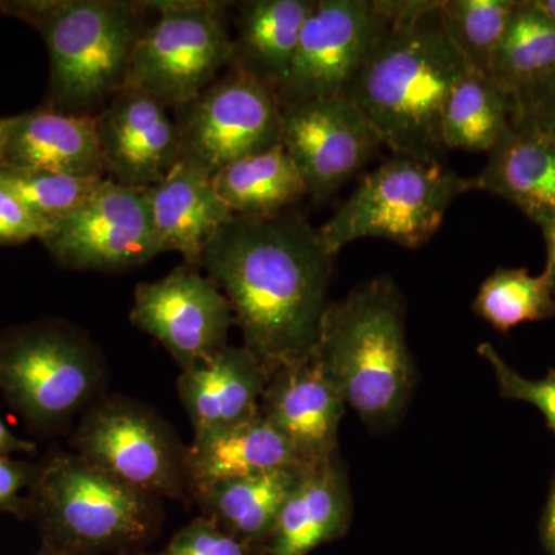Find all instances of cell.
Here are the masks:
<instances>
[{
    "instance_id": "obj_1",
    "label": "cell",
    "mask_w": 555,
    "mask_h": 555,
    "mask_svg": "<svg viewBox=\"0 0 555 555\" xmlns=\"http://www.w3.org/2000/svg\"><path fill=\"white\" fill-rule=\"evenodd\" d=\"M199 268L229 299L243 346L269 377L312 357L334 257L301 214L233 217L204 248Z\"/></svg>"
},
{
    "instance_id": "obj_2",
    "label": "cell",
    "mask_w": 555,
    "mask_h": 555,
    "mask_svg": "<svg viewBox=\"0 0 555 555\" xmlns=\"http://www.w3.org/2000/svg\"><path fill=\"white\" fill-rule=\"evenodd\" d=\"M440 7L389 22L347 93L393 155L440 159L444 153V104L470 67L449 39Z\"/></svg>"
},
{
    "instance_id": "obj_3",
    "label": "cell",
    "mask_w": 555,
    "mask_h": 555,
    "mask_svg": "<svg viewBox=\"0 0 555 555\" xmlns=\"http://www.w3.org/2000/svg\"><path fill=\"white\" fill-rule=\"evenodd\" d=\"M313 357L371 429L397 425L414 392L415 367L396 283L377 278L328 302Z\"/></svg>"
},
{
    "instance_id": "obj_4",
    "label": "cell",
    "mask_w": 555,
    "mask_h": 555,
    "mask_svg": "<svg viewBox=\"0 0 555 555\" xmlns=\"http://www.w3.org/2000/svg\"><path fill=\"white\" fill-rule=\"evenodd\" d=\"M145 11L144 2L127 0H0L3 16L30 25L46 42L43 107L73 116L100 115L126 89Z\"/></svg>"
},
{
    "instance_id": "obj_5",
    "label": "cell",
    "mask_w": 555,
    "mask_h": 555,
    "mask_svg": "<svg viewBox=\"0 0 555 555\" xmlns=\"http://www.w3.org/2000/svg\"><path fill=\"white\" fill-rule=\"evenodd\" d=\"M27 500L40 542L78 555L147 550L164 521L160 499L62 449L39 460Z\"/></svg>"
},
{
    "instance_id": "obj_6",
    "label": "cell",
    "mask_w": 555,
    "mask_h": 555,
    "mask_svg": "<svg viewBox=\"0 0 555 555\" xmlns=\"http://www.w3.org/2000/svg\"><path fill=\"white\" fill-rule=\"evenodd\" d=\"M105 383L100 349L67 321L43 318L0 331V392L35 436L67 433L105 396Z\"/></svg>"
},
{
    "instance_id": "obj_7",
    "label": "cell",
    "mask_w": 555,
    "mask_h": 555,
    "mask_svg": "<svg viewBox=\"0 0 555 555\" xmlns=\"http://www.w3.org/2000/svg\"><path fill=\"white\" fill-rule=\"evenodd\" d=\"M469 190H476L473 178L440 159L393 155L361 179L318 235L332 257L364 238L420 247L436 235L456 196Z\"/></svg>"
},
{
    "instance_id": "obj_8",
    "label": "cell",
    "mask_w": 555,
    "mask_h": 555,
    "mask_svg": "<svg viewBox=\"0 0 555 555\" xmlns=\"http://www.w3.org/2000/svg\"><path fill=\"white\" fill-rule=\"evenodd\" d=\"M156 11L131 54L127 86L171 112L198 98L232 61L225 9L208 0L145 2Z\"/></svg>"
},
{
    "instance_id": "obj_9",
    "label": "cell",
    "mask_w": 555,
    "mask_h": 555,
    "mask_svg": "<svg viewBox=\"0 0 555 555\" xmlns=\"http://www.w3.org/2000/svg\"><path fill=\"white\" fill-rule=\"evenodd\" d=\"M72 452L116 480L156 496L182 499L185 444L155 409L133 398L104 396L80 415Z\"/></svg>"
},
{
    "instance_id": "obj_10",
    "label": "cell",
    "mask_w": 555,
    "mask_h": 555,
    "mask_svg": "<svg viewBox=\"0 0 555 555\" xmlns=\"http://www.w3.org/2000/svg\"><path fill=\"white\" fill-rule=\"evenodd\" d=\"M179 160L214 177L233 160L281 144V104L266 83L228 67L189 104L173 109Z\"/></svg>"
},
{
    "instance_id": "obj_11",
    "label": "cell",
    "mask_w": 555,
    "mask_h": 555,
    "mask_svg": "<svg viewBox=\"0 0 555 555\" xmlns=\"http://www.w3.org/2000/svg\"><path fill=\"white\" fill-rule=\"evenodd\" d=\"M65 269L122 272L158 257L150 189L105 178L78 210L39 240Z\"/></svg>"
},
{
    "instance_id": "obj_12",
    "label": "cell",
    "mask_w": 555,
    "mask_h": 555,
    "mask_svg": "<svg viewBox=\"0 0 555 555\" xmlns=\"http://www.w3.org/2000/svg\"><path fill=\"white\" fill-rule=\"evenodd\" d=\"M387 24L375 0H315L275 91L281 107L349 93Z\"/></svg>"
},
{
    "instance_id": "obj_13",
    "label": "cell",
    "mask_w": 555,
    "mask_h": 555,
    "mask_svg": "<svg viewBox=\"0 0 555 555\" xmlns=\"http://www.w3.org/2000/svg\"><path fill=\"white\" fill-rule=\"evenodd\" d=\"M281 144L308 196L324 201L356 177L383 142L363 109L343 94L281 107Z\"/></svg>"
},
{
    "instance_id": "obj_14",
    "label": "cell",
    "mask_w": 555,
    "mask_h": 555,
    "mask_svg": "<svg viewBox=\"0 0 555 555\" xmlns=\"http://www.w3.org/2000/svg\"><path fill=\"white\" fill-rule=\"evenodd\" d=\"M199 268L181 264L155 283L138 284L130 320L166 347L184 371L228 345L232 306Z\"/></svg>"
},
{
    "instance_id": "obj_15",
    "label": "cell",
    "mask_w": 555,
    "mask_h": 555,
    "mask_svg": "<svg viewBox=\"0 0 555 555\" xmlns=\"http://www.w3.org/2000/svg\"><path fill=\"white\" fill-rule=\"evenodd\" d=\"M96 119L108 179L150 189L177 166L179 131L173 112L150 94L126 87Z\"/></svg>"
},
{
    "instance_id": "obj_16",
    "label": "cell",
    "mask_w": 555,
    "mask_h": 555,
    "mask_svg": "<svg viewBox=\"0 0 555 555\" xmlns=\"http://www.w3.org/2000/svg\"><path fill=\"white\" fill-rule=\"evenodd\" d=\"M345 406L312 353L302 363L270 375L261 414L286 438L302 466L310 467L337 455Z\"/></svg>"
},
{
    "instance_id": "obj_17",
    "label": "cell",
    "mask_w": 555,
    "mask_h": 555,
    "mask_svg": "<svg viewBox=\"0 0 555 555\" xmlns=\"http://www.w3.org/2000/svg\"><path fill=\"white\" fill-rule=\"evenodd\" d=\"M269 374L244 346H225L179 375L178 393L193 434L247 422L261 412Z\"/></svg>"
},
{
    "instance_id": "obj_18",
    "label": "cell",
    "mask_w": 555,
    "mask_h": 555,
    "mask_svg": "<svg viewBox=\"0 0 555 555\" xmlns=\"http://www.w3.org/2000/svg\"><path fill=\"white\" fill-rule=\"evenodd\" d=\"M80 178H107L96 116H73L40 107L10 116L2 166Z\"/></svg>"
},
{
    "instance_id": "obj_19",
    "label": "cell",
    "mask_w": 555,
    "mask_h": 555,
    "mask_svg": "<svg viewBox=\"0 0 555 555\" xmlns=\"http://www.w3.org/2000/svg\"><path fill=\"white\" fill-rule=\"evenodd\" d=\"M184 466L188 494L192 496L233 478L306 467L261 412L238 425L193 434Z\"/></svg>"
},
{
    "instance_id": "obj_20",
    "label": "cell",
    "mask_w": 555,
    "mask_h": 555,
    "mask_svg": "<svg viewBox=\"0 0 555 555\" xmlns=\"http://www.w3.org/2000/svg\"><path fill=\"white\" fill-rule=\"evenodd\" d=\"M473 181L476 190L507 201L542 228L555 218V137L511 124Z\"/></svg>"
},
{
    "instance_id": "obj_21",
    "label": "cell",
    "mask_w": 555,
    "mask_h": 555,
    "mask_svg": "<svg viewBox=\"0 0 555 555\" xmlns=\"http://www.w3.org/2000/svg\"><path fill=\"white\" fill-rule=\"evenodd\" d=\"M159 254L177 251L199 268L204 248L233 218L206 171L178 160L159 184L150 188Z\"/></svg>"
},
{
    "instance_id": "obj_22",
    "label": "cell",
    "mask_w": 555,
    "mask_h": 555,
    "mask_svg": "<svg viewBox=\"0 0 555 555\" xmlns=\"http://www.w3.org/2000/svg\"><path fill=\"white\" fill-rule=\"evenodd\" d=\"M350 492L337 455L306 467L273 526L266 555H309L349 528Z\"/></svg>"
},
{
    "instance_id": "obj_23",
    "label": "cell",
    "mask_w": 555,
    "mask_h": 555,
    "mask_svg": "<svg viewBox=\"0 0 555 555\" xmlns=\"http://www.w3.org/2000/svg\"><path fill=\"white\" fill-rule=\"evenodd\" d=\"M313 0H251L241 3L229 67L266 83L275 93L286 79Z\"/></svg>"
},
{
    "instance_id": "obj_24",
    "label": "cell",
    "mask_w": 555,
    "mask_h": 555,
    "mask_svg": "<svg viewBox=\"0 0 555 555\" xmlns=\"http://www.w3.org/2000/svg\"><path fill=\"white\" fill-rule=\"evenodd\" d=\"M306 467H284L221 481L193 495L201 516L266 555L281 507Z\"/></svg>"
},
{
    "instance_id": "obj_25",
    "label": "cell",
    "mask_w": 555,
    "mask_h": 555,
    "mask_svg": "<svg viewBox=\"0 0 555 555\" xmlns=\"http://www.w3.org/2000/svg\"><path fill=\"white\" fill-rule=\"evenodd\" d=\"M211 179L233 217H276L308 196L305 179L283 144L233 160Z\"/></svg>"
},
{
    "instance_id": "obj_26",
    "label": "cell",
    "mask_w": 555,
    "mask_h": 555,
    "mask_svg": "<svg viewBox=\"0 0 555 555\" xmlns=\"http://www.w3.org/2000/svg\"><path fill=\"white\" fill-rule=\"evenodd\" d=\"M513 124V104L491 76L469 69L449 93L441 116V144L447 150L486 153L502 141Z\"/></svg>"
},
{
    "instance_id": "obj_27",
    "label": "cell",
    "mask_w": 555,
    "mask_h": 555,
    "mask_svg": "<svg viewBox=\"0 0 555 555\" xmlns=\"http://www.w3.org/2000/svg\"><path fill=\"white\" fill-rule=\"evenodd\" d=\"M555 75V25L532 7L517 2L492 61L491 78L511 104Z\"/></svg>"
},
{
    "instance_id": "obj_28",
    "label": "cell",
    "mask_w": 555,
    "mask_h": 555,
    "mask_svg": "<svg viewBox=\"0 0 555 555\" xmlns=\"http://www.w3.org/2000/svg\"><path fill=\"white\" fill-rule=\"evenodd\" d=\"M481 320L500 332L555 315V292L545 270L496 269L478 288L473 305Z\"/></svg>"
},
{
    "instance_id": "obj_29",
    "label": "cell",
    "mask_w": 555,
    "mask_h": 555,
    "mask_svg": "<svg viewBox=\"0 0 555 555\" xmlns=\"http://www.w3.org/2000/svg\"><path fill=\"white\" fill-rule=\"evenodd\" d=\"M517 0H441L444 30L470 69L491 76Z\"/></svg>"
},
{
    "instance_id": "obj_30",
    "label": "cell",
    "mask_w": 555,
    "mask_h": 555,
    "mask_svg": "<svg viewBox=\"0 0 555 555\" xmlns=\"http://www.w3.org/2000/svg\"><path fill=\"white\" fill-rule=\"evenodd\" d=\"M104 179L0 167V188L20 199L49 228L82 207Z\"/></svg>"
},
{
    "instance_id": "obj_31",
    "label": "cell",
    "mask_w": 555,
    "mask_h": 555,
    "mask_svg": "<svg viewBox=\"0 0 555 555\" xmlns=\"http://www.w3.org/2000/svg\"><path fill=\"white\" fill-rule=\"evenodd\" d=\"M478 356L483 358L494 372L502 397L534 406L545 416L547 426L555 434V369L542 378L525 377L509 366L489 343H481L478 346Z\"/></svg>"
},
{
    "instance_id": "obj_32",
    "label": "cell",
    "mask_w": 555,
    "mask_h": 555,
    "mask_svg": "<svg viewBox=\"0 0 555 555\" xmlns=\"http://www.w3.org/2000/svg\"><path fill=\"white\" fill-rule=\"evenodd\" d=\"M158 555H262L236 537L222 531L208 518L199 516L171 537Z\"/></svg>"
},
{
    "instance_id": "obj_33",
    "label": "cell",
    "mask_w": 555,
    "mask_h": 555,
    "mask_svg": "<svg viewBox=\"0 0 555 555\" xmlns=\"http://www.w3.org/2000/svg\"><path fill=\"white\" fill-rule=\"evenodd\" d=\"M38 474V462H22L0 455V514H10L17 520H28L27 494Z\"/></svg>"
},
{
    "instance_id": "obj_34",
    "label": "cell",
    "mask_w": 555,
    "mask_h": 555,
    "mask_svg": "<svg viewBox=\"0 0 555 555\" xmlns=\"http://www.w3.org/2000/svg\"><path fill=\"white\" fill-rule=\"evenodd\" d=\"M49 225L40 221L20 199L0 188V244H22L42 238Z\"/></svg>"
},
{
    "instance_id": "obj_35",
    "label": "cell",
    "mask_w": 555,
    "mask_h": 555,
    "mask_svg": "<svg viewBox=\"0 0 555 555\" xmlns=\"http://www.w3.org/2000/svg\"><path fill=\"white\" fill-rule=\"evenodd\" d=\"M513 124H525L555 137V75L513 102Z\"/></svg>"
},
{
    "instance_id": "obj_36",
    "label": "cell",
    "mask_w": 555,
    "mask_h": 555,
    "mask_svg": "<svg viewBox=\"0 0 555 555\" xmlns=\"http://www.w3.org/2000/svg\"><path fill=\"white\" fill-rule=\"evenodd\" d=\"M38 447L33 441L22 440L16 434L11 433L5 423L0 418V455H13L17 452L33 454Z\"/></svg>"
},
{
    "instance_id": "obj_37",
    "label": "cell",
    "mask_w": 555,
    "mask_h": 555,
    "mask_svg": "<svg viewBox=\"0 0 555 555\" xmlns=\"http://www.w3.org/2000/svg\"><path fill=\"white\" fill-rule=\"evenodd\" d=\"M542 540L547 553L555 555V478L543 513Z\"/></svg>"
},
{
    "instance_id": "obj_38",
    "label": "cell",
    "mask_w": 555,
    "mask_h": 555,
    "mask_svg": "<svg viewBox=\"0 0 555 555\" xmlns=\"http://www.w3.org/2000/svg\"><path fill=\"white\" fill-rule=\"evenodd\" d=\"M540 229H542L543 238H545L546 244L547 258L545 272L547 276H550L555 292V218L547 221L546 224H543Z\"/></svg>"
},
{
    "instance_id": "obj_39",
    "label": "cell",
    "mask_w": 555,
    "mask_h": 555,
    "mask_svg": "<svg viewBox=\"0 0 555 555\" xmlns=\"http://www.w3.org/2000/svg\"><path fill=\"white\" fill-rule=\"evenodd\" d=\"M532 7L555 25V0H531Z\"/></svg>"
},
{
    "instance_id": "obj_40",
    "label": "cell",
    "mask_w": 555,
    "mask_h": 555,
    "mask_svg": "<svg viewBox=\"0 0 555 555\" xmlns=\"http://www.w3.org/2000/svg\"><path fill=\"white\" fill-rule=\"evenodd\" d=\"M10 116L0 118V166H2L3 152H5L7 137H9Z\"/></svg>"
},
{
    "instance_id": "obj_41",
    "label": "cell",
    "mask_w": 555,
    "mask_h": 555,
    "mask_svg": "<svg viewBox=\"0 0 555 555\" xmlns=\"http://www.w3.org/2000/svg\"><path fill=\"white\" fill-rule=\"evenodd\" d=\"M35 555H78V554L69 553V551L62 550V547H57L54 545H50V543L40 542L39 551Z\"/></svg>"
},
{
    "instance_id": "obj_42",
    "label": "cell",
    "mask_w": 555,
    "mask_h": 555,
    "mask_svg": "<svg viewBox=\"0 0 555 555\" xmlns=\"http://www.w3.org/2000/svg\"><path fill=\"white\" fill-rule=\"evenodd\" d=\"M118 555H158V553H149L147 550L130 551V553H124Z\"/></svg>"
}]
</instances>
